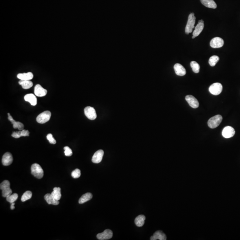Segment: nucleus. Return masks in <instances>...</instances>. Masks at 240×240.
<instances>
[{
    "instance_id": "f257e3e1",
    "label": "nucleus",
    "mask_w": 240,
    "mask_h": 240,
    "mask_svg": "<svg viewBox=\"0 0 240 240\" xmlns=\"http://www.w3.org/2000/svg\"><path fill=\"white\" fill-rule=\"evenodd\" d=\"M31 174L33 175L38 179H41L44 176V171L41 167L37 163L33 164L31 168Z\"/></svg>"
},
{
    "instance_id": "f03ea898",
    "label": "nucleus",
    "mask_w": 240,
    "mask_h": 240,
    "mask_svg": "<svg viewBox=\"0 0 240 240\" xmlns=\"http://www.w3.org/2000/svg\"><path fill=\"white\" fill-rule=\"evenodd\" d=\"M195 21L196 17L194 15V13H190L189 15L187 25L185 27V32L186 34H189V33L192 32L193 29L195 27Z\"/></svg>"
},
{
    "instance_id": "7ed1b4c3",
    "label": "nucleus",
    "mask_w": 240,
    "mask_h": 240,
    "mask_svg": "<svg viewBox=\"0 0 240 240\" xmlns=\"http://www.w3.org/2000/svg\"><path fill=\"white\" fill-rule=\"evenodd\" d=\"M10 182L9 181L5 180L1 183L0 189L2 190V196L7 197L12 194V190L10 188Z\"/></svg>"
},
{
    "instance_id": "20e7f679",
    "label": "nucleus",
    "mask_w": 240,
    "mask_h": 240,
    "mask_svg": "<svg viewBox=\"0 0 240 240\" xmlns=\"http://www.w3.org/2000/svg\"><path fill=\"white\" fill-rule=\"evenodd\" d=\"M222 121V117L220 115H216L212 117L209 120L208 125L209 127L214 129L218 127Z\"/></svg>"
},
{
    "instance_id": "39448f33",
    "label": "nucleus",
    "mask_w": 240,
    "mask_h": 240,
    "mask_svg": "<svg viewBox=\"0 0 240 240\" xmlns=\"http://www.w3.org/2000/svg\"><path fill=\"white\" fill-rule=\"evenodd\" d=\"M51 116L50 111H46L41 113L37 118V121L40 124H44L49 121Z\"/></svg>"
},
{
    "instance_id": "423d86ee",
    "label": "nucleus",
    "mask_w": 240,
    "mask_h": 240,
    "mask_svg": "<svg viewBox=\"0 0 240 240\" xmlns=\"http://www.w3.org/2000/svg\"><path fill=\"white\" fill-rule=\"evenodd\" d=\"M222 84L220 83H215L210 86L209 91L212 94L218 95L221 93L222 91Z\"/></svg>"
},
{
    "instance_id": "0eeeda50",
    "label": "nucleus",
    "mask_w": 240,
    "mask_h": 240,
    "mask_svg": "<svg viewBox=\"0 0 240 240\" xmlns=\"http://www.w3.org/2000/svg\"><path fill=\"white\" fill-rule=\"evenodd\" d=\"M84 114L91 120H94L97 118V113L95 109L92 107H87L84 109Z\"/></svg>"
},
{
    "instance_id": "6e6552de",
    "label": "nucleus",
    "mask_w": 240,
    "mask_h": 240,
    "mask_svg": "<svg viewBox=\"0 0 240 240\" xmlns=\"http://www.w3.org/2000/svg\"><path fill=\"white\" fill-rule=\"evenodd\" d=\"M235 131L231 126H226L222 130V135L225 138H230L235 135Z\"/></svg>"
},
{
    "instance_id": "1a4fd4ad",
    "label": "nucleus",
    "mask_w": 240,
    "mask_h": 240,
    "mask_svg": "<svg viewBox=\"0 0 240 240\" xmlns=\"http://www.w3.org/2000/svg\"><path fill=\"white\" fill-rule=\"evenodd\" d=\"M224 44V40L219 37H215L212 39L210 46L213 48H220L222 47Z\"/></svg>"
},
{
    "instance_id": "9d476101",
    "label": "nucleus",
    "mask_w": 240,
    "mask_h": 240,
    "mask_svg": "<svg viewBox=\"0 0 240 240\" xmlns=\"http://www.w3.org/2000/svg\"><path fill=\"white\" fill-rule=\"evenodd\" d=\"M185 100L189 105L193 108L196 109L199 107V101L192 95H187L185 97Z\"/></svg>"
},
{
    "instance_id": "9b49d317",
    "label": "nucleus",
    "mask_w": 240,
    "mask_h": 240,
    "mask_svg": "<svg viewBox=\"0 0 240 240\" xmlns=\"http://www.w3.org/2000/svg\"><path fill=\"white\" fill-rule=\"evenodd\" d=\"M113 232L111 230H105L103 232L97 235V237L98 239L100 240H109L112 238L113 237Z\"/></svg>"
},
{
    "instance_id": "f8f14e48",
    "label": "nucleus",
    "mask_w": 240,
    "mask_h": 240,
    "mask_svg": "<svg viewBox=\"0 0 240 240\" xmlns=\"http://www.w3.org/2000/svg\"><path fill=\"white\" fill-rule=\"evenodd\" d=\"M13 158L12 155L9 152H7L4 154L2 157V164L5 166H9L12 163Z\"/></svg>"
},
{
    "instance_id": "ddd939ff",
    "label": "nucleus",
    "mask_w": 240,
    "mask_h": 240,
    "mask_svg": "<svg viewBox=\"0 0 240 240\" xmlns=\"http://www.w3.org/2000/svg\"><path fill=\"white\" fill-rule=\"evenodd\" d=\"M47 93V90L43 88L39 84H37L34 88V93L37 97H42L46 96Z\"/></svg>"
},
{
    "instance_id": "4468645a",
    "label": "nucleus",
    "mask_w": 240,
    "mask_h": 240,
    "mask_svg": "<svg viewBox=\"0 0 240 240\" xmlns=\"http://www.w3.org/2000/svg\"><path fill=\"white\" fill-rule=\"evenodd\" d=\"M103 150L100 149L95 152L93 156L92 161L94 163H99L102 161L104 155Z\"/></svg>"
},
{
    "instance_id": "2eb2a0df",
    "label": "nucleus",
    "mask_w": 240,
    "mask_h": 240,
    "mask_svg": "<svg viewBox=\"0 0 240 240\" xmlns=\"http://www.w3.org/2000/svg\"><path fill=\"white\" fill-rule=\"evenodd\" d=\"M204 27V21L203 20L199 21V23L195 27L194 30L193 32V36L196 37L200 35L203 30Z\"/></svg>"
},
{
    "instance_id": "dca6fc26",
    "label": "nucleus",
    "mask_w": 240,
    "mask_h": 240,
    "mask_svg": "<svg viewBox=\"0 0 240 240\" xmlns=\"http://www.w3.org/2000/svg\"><path fill=\"white\" fill-rule=\"evenodd\" d=\"M174 69L176 74L178 76H183L186 74V71L185 68L182 65L177 63L174 66Z\"/></svg>"
},
{
    "instance_id": "f3484780",
    "label": "nucleus",
    "mask_w": 240,
    "mask_h": 240,
    "mask_svg": "<svg viewBox=\"0 0 240 240\" xmlns=\"http://www.w3.org/2000/svg\"><path fill=\"white\" fill-rule=\"evenodd\" d=\"M8 119L9 121H10L13 124V127L14 129H18L19 130H22L24 129V125L22 123L19 122H16L15 120L13 119L10 113H8Z\"/></svg>"
},
{
    "instance_id": "a211bd4d",
    "label": "nucleus",
    "mask_w": 240,
    "mask_h": 240,
    "mask_svg": "<svg viewBox=\"0 0 240 240\" xmlns=\"http://www.w3.org/2000/svg\"><path fill=\"white\" fill-rule=\"evenodd\" d=\"M167 239L165 234L161 231H157L153 236L150 237L151 240H166Z\"/></svg>"
},
{
    "instance_id": "6ab92c4d",
    "label": "nucleus",
    "mask_w": 240,
    "mask_h": 240,
    "mask_svg": "<svg viewBox=\"0 0 240 240\" xmlns=\"http://www.w3.org/2000/svg\"><path fill=\"white\" fill-rule=\"evenodd\" d=\"M25 100L26 102H29L33 106H35L37 104V99L36 97L34 94L30 93L26 94L24 97Z\"/></svg>"
},
{
    "instance_id": "aec40b11",
    "label": "nucleus",
    "mask_w": 240,
    "mask_h": 240,
    "mask_svg": "<svg viewBox=\"0 0 240 240\" xmlns=\"http://www.w3.org/2000/svg\"><path fill=\"white\" fill-rule=\"evenodd\" d=\"M44 199L46 201L47 203L49 205H58L59 204V201L56 200L53 197L51 194H48L45 195Z\"/></svg>"
},
{
    "instance_id": "412c9836",
    "label": "nucleus",
    "mask_w": 240,
    "mask_h": 240,
    "mask_svg": "<svg viewBox=\"0 0 240 240\" xmlns=\"http://www.w3.org/2000/svg\"><path fill=\"white\" fill-rule=\"evenodd\" d=\"M30 133L27 130L23 129L22 130H20L18 132H14L12 134V136L15 138H19L21 137H26L29 136Z\"/></svg>"
},
{
    "instance_id": "4be33fe9",
    "label": "nucleus",
    "mask_w": 240,
    "mask_h": 240,
    "mask_svg": "<svg viewBox=\"0 0 240 240\" xmlns=\"http://www.w3.org/2000/svg\"><path fill=\"white\" fill-rule=\"evenodd\" d=\"M201 2L208 8L215 9L217 7V5L214 0H201Z\"/></svg>"
},
{
    "instance_id": "5701e85b",
    "label": "nucleus",
    "mask_w": 240,
    "mask_h": 240,
    "mask_svg": "<svg viewBox=\"0 0 240 240\" xmlns=\"http://www.w3.org/2000/svg\"><path fill=\"white\" fill-rule=\"evenodd\" d=\"M17 77L20 80H31L33 77L32 73L28 72L27 73H19L17 74Z\"/></svg>"
},
{
    "instance_id": "b1692460",
    "label": "nucleus",
    "mask_w": 240,
    "mask_h": 240,
    "mask_svg": "<svg viewBox=\"0 0 240 240\" xmlns=\"http://www.w3.org/2000/svg\"><path fill=\"white\" fill-rule=\"evenodd\" d=\"M19 84L21 86L23 89H29L33 86V83L30 80H20Z\"/></svg>"
},
{
    "instance_id": "393cba45",
    "label": "nucleus",
    "mask_w": 240,
    "mask_h": 240,
    "mask_svg": "<svg viewBox=\"0 0 240 240\" xmlns=\"http://www.w3.org/2000/svg\"><path fill=\"white\" fill-rule=\"evenodd\" d=\"M51 195L56 200L59 201L61 199L62 194L61 193V188L55 187L53 188V191L52 192Z\"/></svg>"
},
{
    "instance_id": "a878e982",
    "label": "nucleus",
    "mask_w": 240,
    "mask_h": 240,
    "mask_svg": "<svg viewBox=\"0 0 240 240\" xmlns=\"http://www.w3.org/2000/svg\"><path fill=\"white\" fill-rule=\"evenodd\" d=\"M145 216L143 215H140L137 216L135 219V223L138 227H142L145 223Z\"/></svg>"
},
{
    "instance_id": "bb28decb",
    "label": "nucleus",
    "mask_w": 240,
    "mask_h": 240,
    "mask_svg": "<svg viewBox=\"0 0 240 240\" xmlns=\"http://www.w3.org/2000/svg\"><path fill=\"white\" fill-rule=\"evenodd\" d=\"M92 194L90 193H86L84 194L83 195L82 197L80 198L79 200V203L80 204H83L91 200L92 199Z\"/></svg>"
},
{
    "instance_id": "cd10ccee",
    "label": "nucleus",
    "mask_w": 240,
    "mask_h": 240,
    "mask_svg": "<svg viewBox=\"0 0 240 240\" xmlns=\"http://www.w3.org/2000/svg\"><path fill=\"white\" fill-rule=\"evenodd\" d=\"M219 60V57H218V56H215V55L212 56L209 59V64L211 66H214Z\"/></svg>"
},
{
    "instance_id": "c85d7f7f",
    "label": "nucleus",
    "mask_w": 240,
    "mask_h": 240,
    "mask_svg": "<svg viewBox=\"0 0 240 240\" xmlns=\"http://www.w3.org/2000/svg\"><path fill=\"white\" fill-rule=\"evenodd\" d=\"M190 66L192 68L194 72L195 73H199L200 71V66L196 62L192 61L190 63Z\"/></svg>"
},
{
    "instance_id": "c756f323",
    "label": "nucleus",
    "mask_w": 240,
    "mask_h": 240,
    "mask_svg": "<svg viewBox=\"0 0 240 240\" xmlns=\"http://www.w3.org/2000/svg\"><path fill=\"white\" fill-rule=\"evenodd\" d=\"M32 196V193L30 191H27L25 192L21 198V201L25 202L26 201L30 199Z\"/></svg>"
},
{
    "instance_id": "7c9ffc66",
    "label": "nucleus",
    "mask_w": 240,
    "mask_h": 240,
    "mask_svg": "<svg viewBox=\"0 0 240 240\" xmlns=\"http://www.w3.org/2000/svg\"><path fill=\"white\" fill-rule=\"evenodd\" d=\"M18 194H17L15 193V194L10 195L9 196L6 197V199L7 201H8L10 203H12L15 202L16 201H17V200L18 199Z\"/></svg>"
},
{
    "instance_id": "2f4dec72",
    "label": "nucleus",
    "mask_w": 240,
    "mask_h": 240,
    "mask_svg": "<svg viewBox=\"0 0 240 240\" xmlns=\"http://www.w3.org/2000/svg\"><path fill=\"white\" fill-rule=\"evenodd\" d=\"M81 175V171L78 169H76L72 172V176L74 178H78L80 177Z\"/></svg>"
},
{
    "instance_id": "473e14b6",
    "label": "nucleus",
    "mask_w": 240,
    "mask_h": 240,
    "mask_svg": "<svg viewBox=\"0 0 240 240\" xmlns=\"http://www.w3.org/2000/svg\"><path fill=\"white\" fill-rule=\"evenodd\" d=\"M64 149L65 150V155L66 156H67V157H70V156H71L73 154V152L72 151L71 149L69 148V147L68 146H66V147H64Z\"/></svg>"
},
{
    "instance_id": "72a5a7b5",
    "label": "nucleus",
    "mask_w": 240,
    "mask_h": 240,
    "mask_svg": "<svg viewBox=\"0 0 240 240\" xmlns=\"http://www.w3.org/2000/svg\"><path fill=\"white\" fill-rule=\"evenodd\" d=\"M47 139L49 141V142L52 144H55L56 143V140L55 139L53 138L52 134L51 133H49L47 135Z\"/></svg>"
},
{
    "instance_id": "f704fd0d",
    "label": "nucleus",
    "mask_w": 240,
    "mask_h": 240,
    "mask_svg": "<svg viewBox=\"0 0 240 240\" xmlns=\"http://www.w3.org/2000/svg\"><path fill=\"white\" fill-rule=\"evenodd\" d=\"M11 206H10L11 210H14V209H15V203H14V202H13V203H11Z\"/></svg>"
},
{
    "instance_id": "c9c22d12",
    "label": "nucleus",
    "mask_w": 240,
    "mask_h": 240,
    "mask_svg": "<svg viewBox=\"0 0 240 240\" xmlns=\"http://www.w3.org/2000/svg\"><path fill=\"white\" fill-rule=\"evenodd\" d=\"M195 37L194 36H193L192 37V38H193V39H194V38H195Z\"/></svg>"
}]
</instances>
